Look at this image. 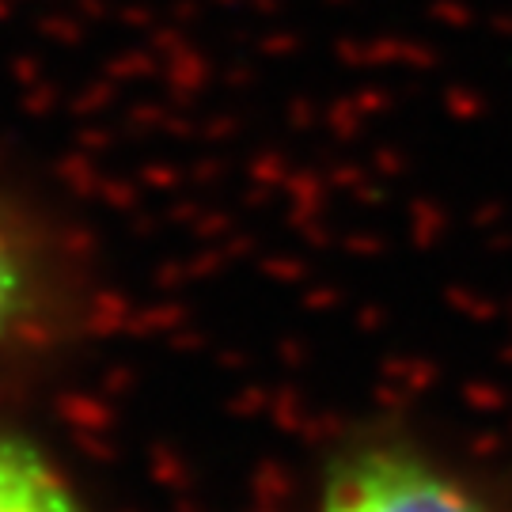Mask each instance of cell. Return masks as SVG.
<instances>
[{"instance_id":"6da1fadb","label":"cell","mask_w":512,"mask_h":512,"mask_svg":"<svg viewBox=\"0 0 512 512\" xmlns=\"http://www.w3.org/2000/svg\"><path fill=\"white\" fill-rule=\"evenodd\" d=\"M319 512H486V505L418 452L365 444L330 467Z\"/></svg>"},{"instance_id":"7a4b0ae2","label":"cell","mask_w":512,"mask_h":512,"mask_svg":"<svg viewBox=\"0 0 512 512\" xmlns=\"http://www.w3.org/2000/svg\"><path fill=\"white\" fill-rule=\"evenodd\" d=\"M0 512H84L35 444L0 433Z\"/></svg>"},{"instance_id":"3957f363","label":"cell","mask_w":512,"mask_h":512,"mask_svg":"<svg viewBox=\"0 0 512 512\" xmlns=\"http://www.w3.org/2000/svg\"><path fill=\"white\" fill-rule=\"evenodd\" d=\"M23 304V270H19L12 247L0 239V334L12 327Z\"/></svg>"}]
</instances>
